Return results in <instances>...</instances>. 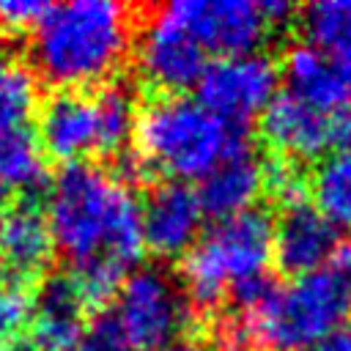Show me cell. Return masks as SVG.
Instances as JSON below:
<instances>
[{"label": "cell", "instance_id": "6da1fadb", "mask_svg": "<svg viewBox=\"0 0 351 351\" xmlns=\"http://www.w3.org/2000/svg\"><path fill=\"white\" fill-rule=\"evenodd\" d=\"M44 214L55 250L71 266L101 258L129 274L145 252L140 203L96 165H66L49 186Z\"/></svg>", "mask_w": 351, "mask_h": 351}, {"label": "cell", "instance_id": "7a4b0ae2", "mask_svg": "<svg viewBox=\"0 0 351 351\" xmlns=\"http://www.w3.org/2000/svg\"><path fill=\"white\" fill-rule=\"evenodd\" d=\"M132 38V11L112 0H69L49 5L30 30V58L58 90L104 85L121 66Z\"/></svg>", "mask_w": 351, "mask_h": 351}, {"label": "cell", "instance_id": "3957f363", "mask_svg": "<svg viewBox=\"0 0 351 351\" xmlns=\"http://www.w3.org/2000/svg\"><path fill=\"white\" fill-rule=\"evenodd\" d=\"M134 143L151 170L170 176V181L203 178L219 162L250 154L247 126L225 123L186 96L145 101L137 110Z\"/></svg>", "mask_w": 351, "mask_h": 351}, {"label": "cell", "instance_id": "277c9868", "mask_svg": "<svg viewBox=\"0 0 351 351\" xmlns=\"http://www.w3.org/2000/svg\"><path fill=\"white\" fill-rule=\"evenodd\" d=\"M274 219L266 208H250L214 222L181 258L178 282L192 310H211L233 285L266 274Z\"/></svg>", "mask_w": 351, "mask_h": 351}, {"label": "cell", "instance_id": "5b68a950", "mask_svg": "<svg viewBox=\"0 0 351 351\" xmlns=\"http://www.w3.org/2000/svg\"><path fill=\"white\" fill-rule=\"evenodd\" d=\"M266 351H304L351 321V277L326 263L318 271L277 285L271 296L247 313Z\"/></svg>", "mask_w": 351, "mask_h": 351}, {"label": "cell", "instance_id": "8992f818", "mask_svg": "<svg viewBox=\"0 0 351 351\" xmlns=\"http://www.w3.org/2000/svg\"><path fill=\"white\" fill-rule=\"evenodd\" d=\"M110 318L132 351H162L181 340L192 321V304L173 274L140 266L121 282Z\"/></svg>", "mask_w": 351, "mask_h": 351}, {"label": "cell", "instance_id": "52a82bcc", "mask_svg": "<svg viewBox=\"0 0 351 351\" xmlns=\"http://www.w3.org/2000/svg\"><path fill=\"white\" fill-rule=\"evenodd\" d=\"M280 66L263 52L217 58L206 66L197 88V101L219 121L247 126L277 96Z\"/></svg>", "mask_w": 351, "mask_h": 351}, {"label": "cell", "instance_id": "ba28073f", "mask_svg": "<svg viewBox=\"0 0 351 351\" xmlns=\"http://www.w3.org/2000/svg\"><path fill=\"white\" fill-rule=\"evenodd\" d=\"M165 11L217 58L250 55L271 33L261 3L250 0H178Z\"/></svg>", "mask_w": 351, "mask_h": 351}, {"label": "cell", "instance_id": "9c48e42d", "mask_svg": "<svg viewBox=\"0 0 351 351\" xmlns=\"http://www.w3.org/2000/svg\"><path fill=\"white\" fill-rule=\"evenodd\" d=\"M137 63L143 80L162 90V96H178L197 85L208 66L203 47L165 11V5L151 11L140 33Z\"/></svg>", "mask_w": 351, "mask_h": 351}, {"label": "cell", "instance_id": "30bf717a", "mask_svg": "<svg viewBox=\"0 0 351 351\" xmlns=\"http://www.w3.org/2000/svg\"><path fill=\"white\" fill-rule=\"evenodd\" d=\"M38 143L52 159L66 165L82 162L90 154H101L99 110L93 93H52L38 110Z\"/></svg>", "mask_w": 351, "mask_h": 351}, {"label": "cell", "instance_id": "8fae6325", "mask_svg": "<svg viewBox=\"0 0 351 351\" xmlns=\"http://www.w3.org/2000/svg\"><path fill=\"white\" fill-rule=\"evenodd\" d=\"M143 241L159 258H184L200 233V203L184 181H162L148 189L143 206Z\"/></svg>", "mask_w": 351, "mask_h": 351}, {"label": "cell", "instance_id": "7c38bea8", "mask_svg": "<svg viewBox=\"0 0 351 351\" xmlns=\"http://www.w3.org/2000/svg\"><path fill=\"white\" fill-rule=\"evenodd\" d=\"M337 244V228L326 222L307 200L282 208L280 219H274L271 258L282 274L304 277L324 269Z\"/></svg>", "mask_w": 351, "mask_h": 351}, {"label": "cell", "instance_id": "4fadbf2b", "mask_svg": "<svg viewBox=\"0 0 351 351\" xmlns=\"http://www.w3.org/2000/svg\"><path fill=\"white\" fill-rule=\"evenodd\" d=\"M55 241L44 208L33 197H22L5 208L0 219V269L5 280L27 285L52 263Z\"/></svg>", "mask_w": 351, "mask_h": 351}, {"label": "cell", "instance_id": "5bb4252c", "mask_svg": "<svg viewBox=\"0 0 351 351\" xmlns=\"http://www.w3.org/2000/svg\"><path fill=\"white\" fill-rule=\"evenodd\" d=\"M288 93L335 115L351 107V63L318 52L310 44H293L282 58Z\"/></svg>", "mask_w": 351, "mask_h": 351}, {"label": "cell", "instance_id": "9a60e30c", "mask_svg": "<svg viewBox=\"0 0 351 351\" xmlns=\"http://www.w3.org/2000/svg\"><path fill=\"white\" fill-rule=\"evenodd\" d=\"M261 137L277 156L313 159L329 151V115L291 93H277L261 112Z\"/></svg>", "mask_w": 351, "mask_h": 351}, {"label": "cell", "instance_id": "2e32d148", "mask_svg": "<svg viewBox=\"0 0 351 351\" xmlns=\"http://www.w3.org/2000/svg\"><path fill=\"white\" fill-rule=\"evenodd\" d=\"M88 304L69 274H49L33 296V335L38 351H74L88 329Z\"/></svg>", "mask_w": 351, "mask_h": 351}, {"label": "cell", "instance_id": "e0dca14e", "mask_svg": "<svg viewBox=\"0 0 351 351\" xmlns=\"http://www.w3.org/2000/svg\"><path fill=\"white\" fill-rule=\"evenodd\" d=\"M261 192H263V170L250 154H241L219 162L208 176H203L195 195L200 211L222 222L250 211Z\"/></svg>", "mask_w": 351, "mask_h": 351}, {"label": "cell", "instance_id": "ac0fdd59", "mask_svg": "<svg viewBox=\"0 0 351 351\" xmlns=\"http://www.w3.org/2000/svg\"><path fill=\"white\" fill-rule=\"evenodd\" d=\"M310 195L326 222L337 230H351V151H332L315 165Z\"/></svg>", "mask_w": 351, "mask_h": 351}, {"label": "cell", "instance_id": "d6986e66", "mask_svg": "<svg viewBox=\"0 0 351 351\" xmlns=\"http://www.w3.org/2000/svg\"><path fill=\"white\" fill-rule=\"evenodd\" d=\"M296 16L310 47L351 63V0H315Z\"/></svg>", "mask_w": 351, "mask_h": 351}, {"label": "cell", "instance_id": "ffe728a7", "mask_svg": "<svg viewBox=\"0 0 351 351\" xmlns=\"http://www.w3.org/2000/svg\"><path fill=\"white\" fill-rule=\"evenodd\" d=\"M0 181L5 189H19L30 197L47 181L44 148L27 129L0 134Z\"/></svg>", "mask_w": 351, "mask_h": 351}, {"label": "cell", "instance_id": "44dd1931", "mask_svg": "<svg viewBox=\"0 0 351 351\" xmlns=\"http://www.w3.org/2000/svg\"><path fill=\"white\" fill-rule=\"evenodd\" d=\"M38 107V80L33 69L11 52H0V134L25 129Z\"/></svg>", "mask_w": 351, "mask_h": 351}, {"label": "cell", "instance_id": "7402d4cb", "mask_svg": "<svg viewBox=\"0 0 351 351\" xmlns=\"http://www.w3.org/2000/svg\"><path fill=\"white\" fill-rule=\"evenodd\" d=\"M96 110H99V132H101V154L115 156L126 148L129 137L134 134L137 107L132 88L121 82H107L93 90Z\"/></svg>", "mask_w": 351, "mask_h": 351}, {"label": "cell", "instance_id": "603a6c76", "mask_svg": "<svg viewBox=\"0 0 351 351\" xmlns=\"http://www.w3.org/2000/svg\"><path fill=\"white\" fill-rule=\"evenodd\" d=\"M263 170V192L280 203V208L296 206L307 200L310 192V176H304L302 165L296 159L288 156H271L266 159V165H261Z\"/></svg>", "mask_w": 351, "mask_h": 351}, {"label": "cell", "instance_id": "cb8c5ba5", "mask_svg": "<svg viewBox=\"0 0 351 351\" xmlns=\"http://www.w3.org/2000/svg\"><path fill=\"white\" fill-rule=\"evenodd\" d=\"M211 351H261L252 318L239 310L219 315L211 326Z\"/></svg>", "mask_w": 351, "mask_h": 351}, {"label": "cell", "instance_id": "d4e9b609", "mask_svg": "<svg viewBox=\"0 0 351 351\" xmlns=\"http://www.w3.org/2000/svg\"><path fill=\"white\" fill-rule=\"evenodd\" d=\"M33 315V296L27 285L14 280H0V343L22 335V326Z\"/></svg>", "mask_w": 351, "mask_h": 351}, {"label": "cell", "instance_id": "484cf974", "mask_svg": "<svg viewBox=\"0 0 351 351\" xmlns=\"http://www.w3.org/2000/svg\"><path fill=\"white\" fill-rule=\"evenodd\" d=\"M47 8L49 3H38V0H0V33L14 36L33 30L38 19L47 14Z\"/></svg>", "mask_w": 351, "mask_h": 351}, {"label": "cell", "instance_id": "4316f807", "mask_svg": "<svg viewBox=\"0 0 351 351\" xmlns=\"http://www.w3.org/2000/svg\"><path fill=\"white\" fill-rule=\"evenodd\" d=\"M74 351H132V348L123 340V335L118 332L115 321L110 315H101L99 321H93L85 329V335Z\"/></svg>", "mask_w": 351, "mask_h": 351}, {"label": "cell", "instance_id": "83f0119b", "mask_svg": "<svg viewBox=\"0 0 351 351\" xmlns=\"http://www.w3.org/2000/svg\"><path fill=\"white\" fill-rule=\"evenodd\" d=\"M329 148L351 151V107L329 115Z\"/></svg>", "mask_w": 351, "mask_h": 351}, {"label": "cell", "instance_id": "f1b7e54d", "mask_svg": "<svg viewBox=\"0 0 351 351\" xmlns=\"http://www.w3.org/2000/svg\"><path fill=\"white\" fill-rule=\"evenodd\" d=\"M304 351H351V321H346L343 326H337L335 332H329Z\"/></svg>", "mask_w": 351, "mask_h": 351}, {"label": "cell", "instance_id": "f546056e", "mask_svg": "<svg viewBox=\"0 0 351 351\" xmlns=\"http://www.w3.org/2000/svg\"><path fill=\"white\" fill-rule=\"evenodd\" d=\"M329 263H332V266H337L340 271H346V274L351 277V239H346V241H340V244L335 247V252H332Z\"/></svg>", "mask_w": 351, "mask_h": 351}, {"label": "cell", "instance_id": "4dcf8cb0", "mask_svg": "<svg viewBox=\"0 0 351 351\" xmlns=\"http://www.w3.org/2000/svg\"><path fill=\"white\" fill-rule=\"evenodd\" d=\"M0 351H38V346H36L30 337L16 335V337H11V340L0 343Z\"/></svg>", "mask_w": 351, "mask_h": 351}, {"label": "cell", "instance_id": "1f68e13d", "mask_svg": "<svg viewBox=\"0 0 351 351\" xmlns=\"http://www.w3.org/2000/svg\"><path fill=\"white\" fill-rule=\"evenodd\" d=\"M162 351H211V346H206L200 340H176Z\"/></svg>", "mask_w": 351, "mask_h": 351}, {"label": "cell", "instance_id": "d6a6232c", "mask_svg": "<svg viewBox=\"0 0 351 351\" xmlns=\"http://www.w3.org/2000/svg\"><path fill=\"white\" fill-rule=\"evenodd\" d=\"M5 186H3V181H0V219H3V214H5Z\"/></svg>", "mask_w": 351, "mask_h": 351}]
</instances>
